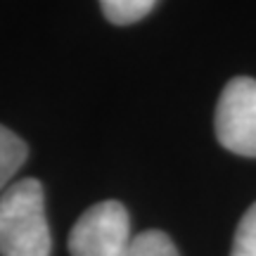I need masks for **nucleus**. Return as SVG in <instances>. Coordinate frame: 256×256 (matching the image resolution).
<instances>
[{
  "instance_id": "0eeeda50",
  "label": "nucleus",
  "mask_w": 256,
  "mask_h": 256,
  "mask_svg": "<svg viewBox=\"0 0 256 256\" xmlns=\"http://www.w3.org/2000/svg\"><path fill=\"white\" fill-rule=\"evenodd\" d=\"M230 256H256V202L240 218Z\"/></svg>"
},
{
  "instance_id": "7ed1b4c3",
  "label": "nucleus",
  "mask_w": 256,
  "mask_h": 256,
  "mask_svg": "<svg viewBox=\"0 0 256 256\" xmlns=\"http://www.w3.org/2000/svg\"><path fill=\"white\" fill-rule=\"evenodd\" d=\"M216 138L228 152L256 156V78L235 76L216 104Z\"/></svg>"
},
{
  "instance_id": "39448f33",
  "label": "nucleus",
  "mask_w": 256,
  "mask_h": 256,
  "mask_svg": "<svg viewBox=\"0 0 256 256\" xmlns=\"http://www.w3.org/2000/svg\"><path fill=\"white\" fill-rule=\"evenodd\" d=\"M156 5V0H100L102 14L110 19L112 24H136L142 17H147L152 8Z\"/></svg>"
},
{
  "instance_id": "423d86ee",
  "label": "nucleus",
  "mask_w": 256,
  "mask_h": 256,
  "mask_svg": "<svg viewBox=\"0 0 256 256\" xmlns=\"http://www.w3.org/2000/svg\"><path fill=\"white\" fill-rule=\"evenodd\" d=\"M130 256H180L171 238L162 230H147L133 238Z\"/></svg>"
},
{
  "instance_id": "20e7f679",
  "label": "nucleus",
  "mask_w": 256,
  "mask_h": 256,
  "mask_svg": "<svg viewBox=\"0 0 256 256\" xmlns=\"http://www.w3.org/2000/svg\"><path fill=\"white\" fill-rule=\"evenodd\" d=\"M26 156H28L26 142L17 133H12L10 128L0 126V194L12 185V178L24 166Z\"/></svg>"
},
{
  "instance_id": "f03ea898",
  "label": "nucleus",
  "mask_w": 256,
  "mask_h": 256,
  "mask_svg": "<svg viewBox=\"0 0 256 256\" xmlns=\"http://www.w3.org/2000/svg\"><path fill=\"white\" fill-rule=\"evenodd\" d=\"M130 216L116 200H107L83 211L69 232L72 256H130Z\"/></svg>"
},
{
  "instance_id": "f257e3e1",
  "label": "nucleus",
  "mask_w": 256,
  "mask_h": 256,
  "mask_svg": "<svg viewBox=\"0 0 256 256\" xmlns=\"http://www.w3.org/2000/svg\"><path fill=\"white\" fill-rule=\"evenodd\" d=\"M46 192L36 178H22L0 194V256H50Z\"/></svg>"
}]
</instances>
